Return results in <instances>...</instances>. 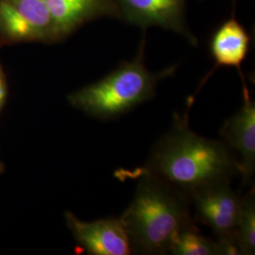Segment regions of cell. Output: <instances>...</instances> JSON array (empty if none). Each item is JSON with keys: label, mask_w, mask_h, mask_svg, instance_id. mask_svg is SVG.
Here are the masks:
<instances>
[{"label": "cell", "mask_w": 255, "mask_h": 255, "mask_svg": "<svg viewBox=\"0 0 255 255\" xmlns=\"http://www.w3.org/2000/svg\"><path fill=\"white\" fill-rule=\"evenodd\" d=\"M193 102L191 97L184 114L174 115L170 129L155 145L146 166L139 168L189 202L194 194L239 175L238 163L224 143L201 136L189 127Z\"/></svg>", "instance_id": "1"}, {"label": "cell", "mask_w": 255, "mask_h": 255, "mask_svg": "<svg viewBox=\"0 0 255 255\" xmlns=\"http://www.w3.org/2000/svg\"><path fill=\"white\" fill-rule=\"evenodd\" d=\"M139 177L133 200L119 218L133 254L165 255L175 237L194 224L190 202L164 182L135 169Z\"/></svg>", "instance_id": "2"}, {"label": "cell", "mask_w": 255, "mask_h": 255, "mask_svg": "<svg viewBox=\"0 0 255 255\" xmlns=\"http://www.w3.org/2000/svg\"><path fill=\"white\" fill-rule=\"evenodd\" d=\"M146 40L143 37L136 57L121 63L117 69L99 82L82 87L68 96L69 103L88 116L109 120L150 100L158 82L173 75L176 66L151 73L145 65Z\"/></svg>", "instance_id": "3"}, {"label": "cell", "mask_w": 255, "mask_h": 255, "mask_svg": "<svg viewBox=\"0 0 255 255\" xmlns=\"http://www.w3.org/2000/svg\"><path fill=\"white\" fill-rule=\"evenodd\" d=\"M64 40L44 0H0V45Z\"/></svg>", "instance_id": "4"}, {"label": "cell", "mask_w": 255, "mask_h": 255, "mask_svg": "<svg viewBox=\"0 0 255 255\" xmlns=\"http://www.w3.org/2000/svg\"><path fill=\"white\" fill-rule=\"evenodd\" d=\"M231 182H219L194 194L196 219L213 231L217 241L226 247L231 255H238L237 232L242 197L231 187Z\"/></svg>", "instance_id": "5"}, {"label": "cell", "mask_w": 255, "mask_h": 255, "mask_svg": "<svg viewBox=\"0 0 255 255\" xmlns=\"http://www.w3.org/2000/svg\"><path fill=\"white\" fill-rule=\"evenodd\" d=\"M119 18L146 28L159 26L185 37L191 44L198 41L187 28L186 0H116Z\"/></svg>", "instance_id": "6"}, {"label": "cell", "mask_w": 255, "mask_h": 255, "mask_svg": "<svg viewBox=\"0 0 255 255\" xmlns=\"http://www.w3.org/2000/svg\"><path fill=\"white\" fill-rule=\"evenodd\" d=\"M64 219L78 245L89 255H132L129 238L119 219L82 221L73 213L65 212Z\"/></svg>", "instance_id": "7"}, {"label": "cell", "mask_w": 255, "mask_h": 255, "mask_svg": "<svg viewBox=\"0 0 255 255\" xmlns=\"http://www.w3.org/2000/svg\"><path fill=\"white\" fill-rule=\"evenodd\" d=\"M243 101L242 107L226 120L220 134L228 146L241 156L238 170L243 184H246L255 169V103L247 85L243 86Z\"/></svg>", "instance_id": "8"}, {"label": "cell", "mask_w": 255, "mask_h": 255, "mask_svg": "<svg viewBox=\"0 0 255 255\" xmlns=\"http://www.w3.org/2000/svg\"><path fill=\"white\" fill-rule=\"evenodd\" d=\"M250 44L251 36L247 32L246 28L237 21L235 14L223 22L215 30L210 41V52L216 64L201 82L200 88L219 66L237 68L243 85H246L244 75L241 71V65L249 53Z\"/></svg>", "instance_id": "9"}, {"label": "cell", "mask_w": 255, "mask_h": 255, "mask_svg": "<svg viewBox=\"0 0 255 255\" xmlns=\"http://www.w3.org/2000/svg\"><path fill=\"white\" fill-rule=\"evenodd\" d=\"M64 39L78 27L101 16L119 17L116 0H44Z\"/></svg>", "instance_id": "10"}, {"label": "cell", "mask_w": 255, "mask_h": 255, "mask_svg": "<svg viewBox=\"0 0 255 255\" xmlns=\"http://www.w3.org/2000/svg\"><path fill=\"white\" fill-rule=\"evenodd\" d=\"M169 252L176 255H231L219 241L203 237L195 224L182 229L175 237Z\"/></svg>", "instance_id": "11"}, {"label": "cell", "mask_w": 255, "mask_h": 255, "mask_svg": "<svg viewBox=\"0 0 255 255\" xmlns=\"http://www.w3.org/2000/svg\"><path fill=\"white\" fill-rule=\"evenodd\" d=\"M238 255H255V189L242 197L237 232Z\"/></svg>", "instance_id": "12"}, {"label": "cell", "mask_w": 255, "mask_h": 255, "mask_svg": "<svg viewBox=\"0 0 255 255\" xmlns=\"http://www.w3.org/2000/svg\"><path fill=\"white\" fill-rule=\"evenodd\" d=\"M8 95H9L8 82H7L4 69L2 67V64L0 63V114L6 105Z\"/></svg>", "instance_id": "13"}, {"label": "cell", "mask_w": 255, "mask_h": 255, "mask_svg": "<svg viewBox=\"0 0 255 255\" xmlns=\"http://www.w3.org/2000/svg\"><path fill=\"white\" fill-rule=\"evenodd\" d=\"M5 170V165L3 164V162L0 160V174L2 173Z\"/></svg>", "instance_id": "14"}]
</instances>
